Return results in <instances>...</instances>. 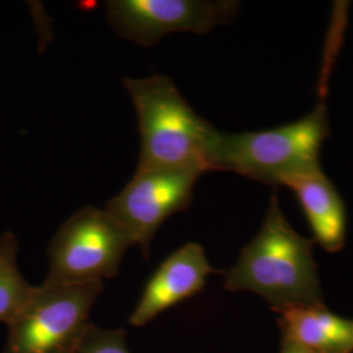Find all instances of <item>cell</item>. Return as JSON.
Returning a JSON list of instances; mask_svg holds the SVG:
<instances>
[{
  "mask_svg": "<svg viewBox=\"0 0 353 353\" xmlns=\"http://www.w3.org/2000/svg\"><path fill=\"white\" fill-rule=\"evenodd\" d=\"M313 245L292 228L276 196H272L261 230L228 271L225 288L259 294L276 312L322 305Z\"/></svg>",
  "mask_w": 353,
  "mask_h": 353,
  "instance_id": "1",
  "label": "cell"
},
{
  "mask_svg": "<svg viewBox=\"0 0 353 353\" xmlns=\"http://www.w3.org/2000/svg\"><path fill=\"white\" fill-rule=\"evenodd\" d=\"M138 117V168H165L204 174L219 131L190 106L164 75L122 80Z\"/></svg>",
  "mask_w": 353,
  "mask_h": 353,
  "instance_id": "2",
  "label": "cell"
},
{
  "mask_svg": "<svg viewBox=\"0 0 353 353\" xmlns=\"http://www.w3.org/2000/svg\"><path fill=\"white\" fill-rule=\"evenodd\" d=\"M328 134L323 103L285 126L240 134L219 132L211 170L233 172L267 185L284 186L293 176L322 170L319 152Z\"/></svg>",
  "mask_w": 353,
  "mask_h": 353,
  "instance_id": "3",
  "label": "cell"
},
{
  "mask_svg": "<svg viewBox=\"0 0 353 353\" xmlns=\"http://www.w3.org/2000/svg\"><path fill=\"white\" fill-rule=\"evenodd\" d=\"M131 234L106 210L85 207L65 220L52 237L49 272L42 285L103 283L118 275Z\"/></svg>",
  "mask_w": 353,
  "mask_h": 353,
  "instance_id": "4",
  "label": "cell"
},
{
  "mask_svg": "<svg viewBox=\"0 0 353 353\" xmlns=\"http://www.w3.org/2000/svg\"><path fill=\"white\" fill-rule=\"evenodd\" d=\"M103 283L36 287L26 306L7 325L3 353H75Z\"/></svg>",
  "mask_w": 353,
  "mask_h": 353,
  "instance_id": "5",
  "label": "cell"
},
{
  "mask_svg": "<svg viewBox=\"0 0 353 353\" xmlns=\"http://www.w3.org/2000/svg\"><path fill=\"white\" fill-rule=\"evenodd\" d=\"M201 176L191 170L138 168L125 189L105 210L126 228L135 245L148 258L156 232L172 214L189 207Z\"/></svg>",
  "mask_w": 353,
  "mask_h": 353,
  "instance_id": "6",
  "label": "cell"
},
{
  "mask_svg": "<svg viewBox=\"0 0 353 353\" xmlns=\"http://www.w3.org/2000/svg\"><path fill=\"white\" fill-rule=\"evenodd\" d=\"M105 4L117 33L143 48L176 32L204 34L228 24L240 8L239 1L227 0H110Z\"/></svg>",
  "mask_w": 353,
  "mask_h": 353,
  "instance_id": "7",
  "label": "cell"
},
{
  "mask_svg": "<svg viewBox=\"0 0 353 353\" xmlns=\"http://www.w3.org/2000/svg\"><path fill=\"white\" fill-rule=\"evenodd\" d=\"M214 272L199 243L183 245L170 254L148 280L130 323L144 326L165 310L199 293Z\"/></svg>",
  "mask_w": 353,
  "mask_h": 353,
  "instance_id": "8",
  "label": "cell"
},
{
  "mask_svg": "<svg viewBox=\"0 0 353 353\" xmlns=\"http://www.w3.org/2000/svg\"><path fill=\"white\" fill-rule=\"evenodd\" d=\"M284 186L294 191L314 240L326 252L341 250L345 241V207L341 194L323 172L293 176Z\"/></svg>",
  "mask_w": 353,
  "mask_h": 353,
  "instance_id": "9",
  "label": "cell"
},
{
  "mask_svg": "<svg viewBox=\"0 0 353 353\" xmlns=\"http://www.w3.org/2000/svg\"><path fill=\"white\" fill-rule=\"evenodd\" d=\"M283 339L322 353H353V321L331 313L325 305L279 310Z\"/></svg>",
  "mask_w": 353,
  "mask_h": 353,
  "instance_id": "10",
  "label": "cell"
},
{
  "mask_svg": "<svg viewBox=\"0 0 353 353\" xmlns=\"http://www.w3.org/2000/svg\"><path fill=\"white\" fill-rule=\"evenodd\" d=\"M19 242L11 232L0 236V322L8 325L26 306L36 287L20 274Z\"/></svg>",
  "mask_w": 353,
  "mask_h": 353,
  "instance_id": "11",
  "label": "cell"
},
{
  "mask_svg": "<svg viewBox=\"0 0 353 353\" xmlns=\"http://www.w3.org/2000/svg\"><path fill=\"white\" fill-rule=\"evenodd\" d=\"M75 353H130L126 334L123 330H106L92 323Z\"/></svg>",
  "mask_w": 353,
  "mask_h": 353,
  "instance_id": "12",
  "label": "cell"
},
{
  "mask_svg": "<svg viewBox=\"0 0 353 353\" xmlns=\"http://www.w3.org/2000/svg\"><path fill=\"white\" fill-rule=\"evenodd\" d=\"M280 353H322L314 351V350H310L307 347H303L301 344H297V343H293V341H285L283 339L281 343V352Z\"/></svg>",
  "mask_w": 353,
  "mask_h": 353,
  "instance_id": "13",
  "label": "cell"
}]
</instances>
